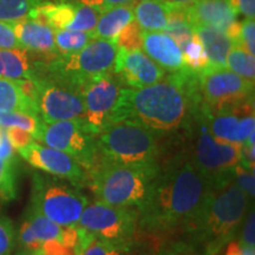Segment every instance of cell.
I'll return each mask as SVG.
<instances>
[{
  "label": "cell",
  "instance_id": "obj_36",
  "mask_svg": "<svg viewBox=\"0 0 255 255\" xmlns=\"http://www.w3.org/2000/svg\"><path fill=\"white\" fill-rule=\"evenodd\" d=\"M17 235L14 226L7 216L0 214V255H12L15 247Z\"/></svg>",
  "mask_w": 255,
  "mask_h": 255
},
{
  "label": "cell",
  "instance_id": "obj_28",
  "mask_svg": "<svg viewBox=\"0 0 255 255\" xmlns=\"http://www.w3.org/2000/svg\"><path fill=\"white\" fill-rule=\"evenodd\" d=\"M184 6L186 5L174 4V7L169 14L168 25L163 31L173 38L181 51L184 49V46L189 43L194 36L193 25L188 20Z\"/></svg>",
  "mask_w": 255,
  "mask_h": 255
},
{
  "label": "cell",
  "instance_id": "obj_44",
  "mask_svg": "<svg viewBox=\"0 0 255 255\" xmlns=\"http://www.w3.org/2000/svg\"><path fill=\"white\" fill-rule=\"evenodd\" d=\"M0 157L9 159V161H14V148L12 143L9 142L4 129L0 130Z\"/></svg>",
  "mask_w": 255,
  "mask_h": 255
},
{
  "label": "cell",
  "instance_id": "obj_37",
  "mask_svg": "<svg viewBox=\"0 0 255 255\" xmlns=\"http://www.w3.org/2000/svg\"><path fill=\"white\" fill-rule=\"evenodd\" d=\"M235 45L244 47L251 55L255 53V21L254 18H245L240 21V31Z\"/></svg>",
  "mask_w": 255,
  "mask_h": 255
},
{
  "label": "cell",
  "instance_id": "obj_42",
  "mask_svg": "<svg viewBox=\"0 0 255 255\" xmlns=\"http://www.w3.org/2000/svg\"><path fill=\"white\" fill-rule=\"evenodd\" d=\"M82 4L89 6V7L94 8L96 12L102 13V12L107 11L108 8L113 7L117 5H133L135 0H78Z\"/></svg>",
  "mask_w": 255,
  "mask_h": 255
},
{
  "label": "cell",
  "instance_id": "obj_40",
  "mask_svg": "<svg viewBox=\"0 0 255 255\" xmlns=\"http://www.w3.org/2000/svg\"><path fill=\"white\" fill-rule=\"evenodd\" d=\"M21 47L9 23L0 20V49H15Z\"/></svg>",
  "mask_w": 255,
  "mask_h": 255
},
{
  "label": "cell",
  "instance_id": "obj_16",
  "mask_svg": "<svg viewBox=\"0 0 255 255\" xmlns=\"http://www.w3.org/2000/svg\"><path fill=\"white\" fill-rule=\"evenodd\" d=\"M98 15L94 8L76 1H49L44 2L36 9L32 17L39 18L50 25L53 30H71L94 32Z\"/></svg>",
  "mask_w": 255,
  "mask_h": 255
},
{
  "label": "cell",
  "instance_id": "obj_38",
  "mask_svg": "<svg viewBox=\"0 0 255 255\" xmlns=\"http://www.w3.org/2000/svg\"><path fill=\"white\" fill-rule=\"evenodd\" d=\"M255 174L254 170H250L242 167L241 164H238L235 167V173H234V181L237 182L239 187L241 188L245 193L247 194L250 199L254 197V186H255Z\"/></svg>",
  "mask_w": 255,
  "mask_h": 255
},
{
  "label": "cell",
  "instance_id": "obj_24",
  "mask_svg": "<svg viewBox=\"0 0 255 255\" xmlns=\"http://www.w3.org/2000/svg\"><path fill=\"white\" fill-rule=\"evenodd\" d=\"M194 33L205 47L210 66L226 68V58L228 52L234 46V43L225 31L219 28L206 26V25H195L193 26Z\"/></svg>",
  "mask_w": 255,
  "mask_h": 255
},
{
  "label": "cell",
  "instance_id": "obj_20",
  "mask_svg": "<svg viewBox=\"0 0 255 255\" xmlns=\"http://www.w3.org/2000/svg\"><path fill=\"white\" fill-rule=\"evenodd\" d=\"M142 49L157 65L169 72L184 69L182 51L163 31L142 32Z\"/></svg>",
  "mask_w": 255,
  "mask_h": 255
},
{
  "label": "cell",
  "instance_id": "obj_43",
  "mask_svg": "<svg viewBox=\"0 0 255 255\" xmlns=\"http://www.w3.org/2000/svg\"><path fill=\"white\" fill-rule=\"evenodd\" d=\"M238 15L244 18H254L255 15V0H229Z\"/></svg>",
  "mask_w": 255,
  "mask_h": 255
},
{
  "label": "cell",
  "instance_id": "obj_34",
  "mask_svg": "<svg viewBox=\"0 0 255 255\" xmlns=\"http://www.w3.org/2000/svg\"><path fill=\"white\" fill-rule=\"evenodd\" d=\"M41 122L40 117L24 113H0V128L17 127L34 135Z\"/></svg>",
  "mask_w": 255,
  "mask_h": 255
},
{
  "label": "cell",
  "instance_id": "obj_11",
  "mask_svg": "<svg viewBox=\"0 0 255 255\" xmlns=\"http://www.w3.org/2000/svg\"><path fill=\"white\" fill-rule=\"evenodd\" d=\"M138 215L139 212L132 207H115L96 201L85 207L77 226L96 237L128 247Z\"/></svg>",
  "mask_w": 255,
  "mask_h": 255
},
{
  "label": "cell",
  "instance_id": "obj_23",
  "mask_svg": "<svg viewBox=\"0 0 255 255\" xmlns=\"http://www.w3.org/2000/svg\"><path fill=\"white\" fill-rule=\"evenodd\" d=\"M25 221L28 223L34 237L40 242L45 241H58L70 248H75L78 242V231L76 226H60L58 223L51 221L46 216L41 215L40 213L34 209H28Z\"/></svg>",
  "mask_w": 255,
  "mask_h": 255
},
{
  "label": "cell",
  "instance_id": "obj_30",
  "mask_svg": "<svg viewBox=\"0 0 255 255\" xmlns=\"http://www.w3.org/2000/svg\"><path fill=\"white\" fill-rule=\"evenodd\" d=\"M94 38V32L55 30V43L58 55L78 52Z\"/></svg>",
  "mask_w": 255,
  "mask_h": 255
},
{
  "label": "cell",
  "instance_id": "obj_33",
  "mask_svg": "<svg viewBox=\"0 0 255 255\" xmlns=\"http://www.w3.org/2000/svg\"><path fill=\"white\" fill-rule=\"evenodd\" d=\"M17 177L14 161L0 157V202H9L17 199Z\"/></svg>",
  "mask_w": 255,
  "mask_h": 255
},
{
  "label": "cell",
  "instance_id": "obj_35",
  "mask_svg": "<svg viewBox=\"0 0 255 255\" xmlns=\"http://www.w3.org/2000/svg\"><path fill=\"white\" fill-rule=\"evenodd\" d=\"M142 32L136 20H132L116 37L117 46L129 51L142 49Z\"/></svg>",
  "mask_w": 255,
  "mask_h": 255
},
{
  "label": "cell",
  "instance_id": "obj_17",
  "mask_svg": "<svg viewBox=\"0 0 255 255\" xmlns=\"http://www.w3.org/2000/svg\"><path fill=\"white\" fill-rule=\"evenodd\" d=\"M113 72L131 89L149 87L164 78V70L141 49L129 51L119 47Z\"/></svg>",
  "mask_w": 255,
  "mask_h": 255
},
{
  "label": "cell",
  "instance_id": "obj_19",
  "mask_svg": "<svg viewBox=\"0 0 255 255\" xmlns=\"http://www.w3.org/2000/svg\"><path fill=\"white\" fill-rule=\"evenodd\" d=\"M184 11L193 26L206 25L225 31L226 33L239 17L229 0H195L184 6Z\"/></svg>",
  "mask_w": 255,
  "mask_h": 255
},
{
  "label": "cell",
  "instance_id": "obj_27",
  "mask_svg": "<svg viewBox=\"0 0 255 255\" xmlns=\"http://www.w3.org/2000/svg\"><path fill=\"white\" fill-rule=\"evenodd\" d=\"M78 242L73 248L75 255H123L128 247L104 240L77 226Z\"/></svg>",
  "mask_w": 255,
  "mask_h": 255
},
{
  "label": "cell",
  "instance_id": "obj_47",
  "mask_svg": "<svg viewBox=\"0 0 255 255\" xmlns=\"http://www.w3.org/2000/svg\"><path fill=\"white\" fill-rule=\"evenodd\" d=\"M168 2H173V4H180V5H189L194 2L195 0H165Z\"/></svg>",
  "mask_w": 255,
  "mask_h": 255
},
{
  "label": "cell",
  "instance_id": "obj_39",
  "mask_svg": "<svg viewBox=\"0 0 255 255\" xmlns=\"http://www.w3.org/2000/svg\"><path fill=\"white\" fill-rule=\"evenodd\" d=\"M5 132L7 135L9 142L12 143L14 149H20L26 146L27 144H30L31 142L34 141L33 135L30 131H26V130L21 129V128H17V127H11V128H6Z\"/></svg>",
  "mask_w": 255,
  "mask_h": 255
},
{
  "label": "cell",
  "instance_id": "obj_12",
  "mask_svg": "<svg viewBox=\"0 0 255 255\" xmlns=\"http://www.w3.org/2000/svg\"><path fill=\"white\" fill-rule=\"evenodd\" d=\"M197 85L202 102L212 111L253 100L254 82L227 68L209 65L197 72Z\"/></svg>",
  "mask_w": 255,
  "mask_h": 255
},
{
  "label": "cell",
  "instance_id": "obj_29",
  "mask_svg": "<svg viewBox=\"0 0 255 255\" xmlns=\"http://www.w3.org/2000/svg\"><path fill=\"white\" fill-rule=\"evenodd\" d=\"M49 0H0V20L14 23L32 17L36 9Z\"/></svg>",
  "mask_w": 255,
  "mask_h": 255
},
{
  "label": "cell",
  "instance_id": "obj_7",
  "mask_svg": "<svg viewBox=\"0 0 255 255\" xmlns=\"http://www.w3.org/2000/svg\"><path fill=\"white\" fill-rule=\"evenodd\" d=\"M119 46L115 39L94 38L81 51L43 62V70L81 89L91 79L113 72Z\"/></svg>",
  "mask_w": 255,
  "mask_h": 255
},
{
  "label": "cell",
  "instance_id": "obj_10",
  "mask_svg": "<svg viewBox=\"0 0 255 255\" xmlns=\"http://www.w3.org/2000/svg\"><path fill=\"white\" fill-rule=\"evenodd\" d=\"M33 138L70 155L85 171L90 170L100 157L96 137L88 130L84 120L41 121Z\"/></svg>",
  "mask_w": 255,
  "mask_h": 255
},
{
  "label": "cell",
  "instance_id": "obj_5",
  "mask_svg": "<svg viewBox=\"0 0 255 255\" xmlns=\"http://www.w3.org/2000/svg\"><path fill=\"white\" fill-rule=\"evenodd\" d=\"M187 128L195 135L187 159L208 177L212 186L233 180L235 167L241 161L242 144L221 141L212 135L203 102L194 107Z\"/></svg>",
  "mask_w": 255,
  "mask_h": 255
},
{
  "label": "cell",
  "instance_id": "obj_41",
  "mask_svg": "<svg viewBox=\"0 0 255 255\" xmlns=\"http://www.w3.org/2000/svg\"><path fill=\"white\" fill-rule=\"evenodd\" d=\"M254 244H255V219H254V210L252 209V212L247 216L244 228H242L240 245L244 247L254 248Z\"/></svg>",
  "mask_w": 255,
  "mask_h": 255
},
{
  "label": "cell",
  "instance_id": "obj_8",
  "mask_svg": "<svg viewBox=\"0 0 255 255\" xmlns=\"http://www.w3.org/2000/svg\"><path fill=\"white\" fill-rule=\"evenodd\" d=\"M32 83L38 113L43 122L84 119V102L78 87L44 71L43 63Z\"/></svg>",
  "mask_w": 255,
  "mask_h": 255
},
{
  "label": "cell",
  "instance_id": "obj_14",
  "mask_svg": "<svg viewBox=\"0 0 255 255\" xmlns=\"http://www.w3.org/2000/svg\"><path fill=\"white\" fill-rule=\"evenodd\" d=\"M206 114L210 132L221 141L245 144L255 133L253 100L214 111L206 107Z\"/></svg>",
  "mask_w": 255,
  "mask_h": 255
},
{
  "label": "cell",
  "instance_id": "obj_2",
  "mask_svg": "<svg viewBox=\"0 0 255 255\" xmlns=\"http://www.w3.org/2000/svg\"><path fill=\"white\" fill-rule=\"evenodd\" d=\"M201 102L197 72L184 68L149 87L122 88L110 123L133 120L155 133L173 132L187 127Z\"/></svg>",
  "mask_w": 255,
  "mask_h": 255
},
{
  "label": "cell",
  "instance_id": "obj_3",
  "mask_svg": "<svg viewBox=\"0 0 255 255\" xmlns=\"http://www.w3.org/2000/svg\"><path fill=\"white\" fill-rule=\"evenodd\" d=\"M251 199L234 178L212 186L202 213L191 233L207 255H216L235 238L246 218Z\"/></svg>",
  "mask_w": 255,
  "mask_h": 255
},
{
  "label": "cell",
  "instance_id": "obj_49",
  "mask_svg": "<svg viewBox=\"0 0 255 255\" xmlns=\"http://www.w3.org/2000/svg\"><path fill=\"white\" fill-rule=\"evenodd\" d=\"M0 130H1V129H0Z\"/></svg>",
  "mask_w": 255,
  "mask_h": 255
},
{
  "label": "cell",
  "instance_id": "obj_48",
  "mask_svg": "<svg viewBox=\"0 0 255 255\" xmlns=\"http://www.w3.org/2000/svg\"><path fill=\"white\" fill-rule=\"evenodd\" d=\"M19 255H41L39 253V250L38 251H34V252H21Z\"/></svg>",
  "mask_w": 255,
  "mask_h": 255
},
{
  "label": "cell",
  "instance_id": "obj_4",
  "mask_svg": "<svg viewBox=\"0 0 255 255\" xmlns=\"http://www.w3.org/2000/svg\"><path fill=\"white\" fill-rule=\"evenodd\" d=\"M102 157L139 169L152 177L158 174L159 155L155 132L133 120L110 123L96 137Z\"/></svg>",
  "mask_w": 255,
  "mask_h": 255
},
{
  "label": "cell",
  "instance_id": "obj_46",
  "mask_svg": "<svg viewBox=\"0 0 255 255\" xmlns=\"http://www.w3.org/2000/svg\"><path fill=\"white\" fill-rule=\"evenodd\" d=\"M161 255H195L193 252L187 250V248H183V250H175V251H169L164 252Z\"/></svg>",
  "mask_w": 255,
  "mask_h": 255
},
{
  "label": "cell",
  "instance_id": "obj_25",
  "mask_svg": "<svg viewBox=\"0 0 255 255\" xmlns=\"http://www.w3.org/2000/svg\"><path fill=\"white\" fill-rule=\"evenodd\" d=\"M174 7L173 2L165 0H141L133 4V15L136 23L144 32L164 31L168 18Z\"/></svg>",
  "mask_w": 255,
  "mask_h": 255
},
{
  "label": "cell",
  "instance_id": "obj_22",
  "mask_svg": "<svg viewBox=\"0 0 255 255\" xmlns=\"http://www.w3.org/2000/svg\"><path fill=\"white\" fill-rule=\"evenodd\" d=\"M41 62L33 60L30 51L23 47L0 49V77L14 81H32L37 77Z\"/></svg>",
  "mask_w": 255,
  "mask_h": 255
},
{
  "label": "cell",
  "instance_id": "obj_6",
  "mask_svg": "<svg viewBox=\"0 0 255 255\" xmlns=\"http://www.w3.org/2000/svg\"><path fill=\"white\" fill-rule=\"evenodd\" d=\"M154 178L139 169L115 163L100 155L89 170L88 182L97 201L139 209L144 205Z\"/></svg>",
  "mask_w": 255,
  "mask_h": 255
},
{
  "label": "cell",
  "instance_id": "obj_26",
  "mask_svg": "<svg viewBox=\"0 0 255 255\" xmlns=\"http://www.w3.org/2000/svg\"><path fill=\"white\" fill-rule=\"evenodd\" d=\"M132 20H135V15L131 5L113 6L98 15L94 36L101 39L116 40L120 32Z\"/></svg>",
  "mask_w": 255,
  "mask_h": 255
},
{
  "label": "cell",
  "instance_id": "obj_31",
  "mask_svg": "<svg viewBox=\"0 0 255 255\" xmlns=\"http://www.w3.org/2000/svg\"><path fill=\"white\" fill-rule=\"evenodd\" d=\"M226 68L231 70L242 78L254 82L255 78V59L244 47L234 45L226 58Z\"/></svg>",
  "mask_w": 255,
  "mask_h": 255
},
{
  "label": "cell",
  "instance_id": "obj_21",
  "mask_svg": "<svg viewBox=\"0 0 255 255\" xmlns=\"http://www.w3.org/2000/svg\"><path fill=\"white\" fill-rule=\"evenodd\" d=\"M0 113H24L39 117L32 81L0 77Z\"/></svg>",
  "mask_w": 255,
  "mask_h": 255
},
{
  "label": "cell",
  "instance_id": "obj_1",
  "mask_svg": "<svg viewBox=\"0 0 255 255\" xmlns=\"http://www.w3.org/2000/svg\"><path fill=\"white\" fill-rule=\"evenodd\" d=\"M212 182L189 159H175L152 181L139 208V226L148 232L191 231L199 220Z\"/></svg>",
  "mask_w": 255,
  "mask_h": 255
},
{
  "label": "cell",
  "instance_id": "obj_18",
  "mask_svg": "<svg viewBox=\"0 0 255 255\" xmlns=\"http://www.w3.org/2000/svg\"><path fill=\"white\" fill-rule=\"evenodd\" d=\"M18 43L23 49L49 60L56 57L55 30L49 24L36 17H28L9 23Z\"/></svg>",
  "mask_w": 255,
  "mask_h": 255
},
{
  "label": "cell",
  "instance_id": "obj_32",
  "mask_svg": "<svg viewBox=\"0 0 255 255\" xmlns=\"http://www.w3.org/2000/svg\"><path fill=\"white\" fill-rule=\"evenodd\" d=\"M182 57L184 68L193 72H201L209 66V59L205 47L195 33L182 50Z\"/></svg>",
  "mask_w": 255,
  "mask_h": 255
},
{
  "label": "cell",
  "instance_id": "obj_13",
  "mask_svg": "<svg viewBox=\"0 0 255 255\" xmlns=\"http://www.w3.org/2000/svg\"><path fill=\"white\" fill-rule=\"evenodd\" d=\"M122 88L113 76L104 75L85 83L82 87L84 102V122L88 130L97 137L111 122Z\"/></svg>",
  "mask_w": 255,
  "mask_h": 255
},
{
  "label": "cell",
  "instance_id": "obj_15",
  "mask_svg": "<svg viewBox=\"0 0 255 255\" xmlns=\"http://www.w3.org/2000/svg\"><path fill=\"white\" fill-rule=\"evenodd\" d=\"M18 152L32 167L69 180L75 186H83L88 182L87 171L65 152L34 141L18 149Z\"/></svg>",
  "mask_w": 255,
  "mask_h": 255
},
{
  "label": "cell",
  "instance_id": "obj_9",
  "mask_svg": "<svg viewBox=\"0 0 255 255\" xmlns=\"http://www.w3.org/2000/svg\"><path fill=\"white\" fill-rule=\"evenodd\" d=\"M89 199L66 183L36 175L33 178L31 208L60 226H76Z\"/></svg>",
  "mask_w": 255,
  "mask_h": 255
},
{
  "label": "cell",
  "instance_id": "obj_45",
  "mask_svg": "<svg viewBox=\"0 0 255 255\" xmlns=\"http://www.w3.org/2000/svg\"><path fill=\"white\" fill-rule=\"evenodd\" d=\"M225 255H241V245L240 242L231 241L228 244Z\"/></svg>",
  "mask_w": 255,
  "mask_h": 255
}]
</instances>
